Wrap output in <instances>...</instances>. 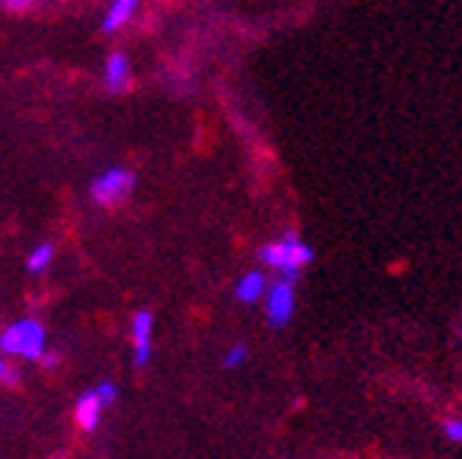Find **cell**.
Here are the masks:
<instances>
[{"instance_id": "5bb4252c", "label": "cell", "mask_w": 462, "mask_h": 459, "mask_svg": "<svg viewBox=\"0 0 462 459\" xmlns=\"http://www.w3.org/2000/svg\"><path fill=\"white\" fill-rule=\"evenodd\" d=\"M97 395L105 406H110V403H116V398H119V389H116V383H110V381H102L97 386Z\"/></svg>"}, {"instance_id": "9a60e30c", "label": "cell", "mask_w": 462, "mask_h": 459, "mask_svg": "<svg viewBox=\"0 0 462 459\" xmlns=\"http://www.w3.org/2000/svg\"><path fill=\"white\" fill-rule=\"evenodd\" d=\"M0 4H4L9 12H23V9H29L34 0H0Z\"/></svg>"}, {"instance_id": "4fadbf2b", "label": "cell", "mask_w": 462, "mask_h": 459, "mask_svg": "<svg viewBox=\"0 0 462 459\" xmlns=\"http://www.w3.org/2000/svg\"><path fill=\"white\" fill-rule=\"evenodd\" d=\"M17 381H20V372L14 370V366L6 358H0V383H4V386H17Z\"/></svg>"}, {"instance_id": "8fae6325", "label": "cell", "mask_w": 462, "mask_h": 459, "mask_svg": "<svg viewBox=\"0 0 462 459\" xmlns=\"http://www.w3.org/2000/svg\"><path fill=\"white\" fill-rule=\"evenodd\" d=\"M245 358H248V347H245V344L243 341L231 344V347L226 350V355H223V370H237V366L245 363Z\"/></svg>"}, {"instance_id": "9c48e42d", "label": "cell", "mask_w": 462, "mask_h": 459, "mask_svg": "<svg viewBox=\"0 0 462 459\" xmlns=\"http://www.w3.org/2000/svg\"><path fill=\"white\" fill-rule=\"evenodd\" d=\"M138 9V0H113L105 20H102V29L110 34V32H119L122 26H127L130 17L135 14Z\"/></svg>"}, {"instance_id": "52a82bcc", "label": "cell", "mask_w": 462, "mask_h": 459, "mask_svg": "<svg viewBox=\"0 0 462 459\" xmlns=\"http://www.w3.org/2000/svg\"><path fill=\"white\" fill-rule=\"evenodd\" d=\"M102 409L105 403L99 400L97 389H90V392H85L79 400H77V423L85 428V431H97L99 420H102Z\"/></svg>"}, {"instance_id": "7a4b0ae2", "label": "cell", "mask_w": 462, "mask_h": 459, "mask_svg": "<svg viewBox=\"0 0 462 459\" xmlns=\"http://www.w3.org/2000/svg\"><path fill=\"white\" fill-rule=\"evenodd\" d=\"M0 353L12 358L40 361L45 353V327L37 318H20L0 333Z\"/></svg>"}, {"instance_id": "ba28073f", "label": "cell", "mask_w": 462, "mask_h": 459, "mask_svg": "<svg viewBox=\"0 0 462 459\" xmlns=\"http://www.w3.org/2000/svg\"><path fill=\"white\" fill-rule=\"evenodd\" d=\"M265 288H268L265 273L263 271H248L240 277V282L235 288V296H237V302H243V305H254V302H260L265 296Z\"/></svg>"}, {"instance_id": "8992f818", "label": "cell", "mask_w": 462, "mask_h": 459, "mask_svg": "<svg viewBox=\"0 0 462 459\" xmlns=\"http://www.w3.org/2000/svg\"><path fill=\"white\" fill-rule=\"evenodd\" d=\"M105 85L110 94H122V90L130 85V60L125 54H110L105 62Z\"/></svg>"}, {"instance_id": "7c38bea8", "label": "cell", "mask_w": 462, "mask_h": 459, "mask_svg": "<svg viewBox=\"0 0 462 459\" xmlns=\"http://www.w3.org/2000/svg\"><path fill=\"white\" fill-rule=\"evenodd\" d=\"M443 434H446V440L448 443H459L462 445V420L459 418H451L443 423Z\"/></svg>"}, {"instance_id": "6da1fadb", "label": "cell", "mask_w": 462, "mask_h": 459, "mask_svg": "<svg viewBox=\"0 0 462 459\" xmlns=\"http://www.w3.org/2000/svg\"><path fill=\"white\" fill-rule=\"evenodd\" d=\"M260 260H263L265 268L280 271L282 277H288V280H296L299 273H302L313 262V248L299 234L288 232L280 240L265 243L260 248Z\"/></svg>"}, {"instance_id": "5b68a950", "label": "cell", "mask_w": 462, "mask_h": 459, "mask_svg": "<svg viewBox=\"0 0 462 459\" xmlns=\"http://www.w3.org/2000/svg\"><path fill=\"white\" fill-rule=\"evenodd\" d=\"M133 361L135 366H147L152 358V313L138 310L133 316Z\"/></svg>"}, {"instance_id": "3957f363", "label": "cell", "mask_w": 462, "mask_h": 459, "mask_svg": "<svg viewBox=\"0 0 462 459\" xmlns=\"http://www.w3.org/2000/svg\"><path fill=\"white\" fill-rule=\"evenodd\" d=\"M135 189V175L125 167H113L90 183V200L99 206H116L130 197Z\"/></svg>"}, {"instance_id": "30bf717a", "label": "cell", "mask_w": 462, "mask_h": 459, "mask_svg": "<svg viewBox=\"0 0 462 459\" xmlns=\"http://www.w3.org/2000/svg\"><path fill=\"white\" fill-rule=\"evenodd\" d=\"M51 260H54V245L51 243H40V245H34V251H29L26 268L32 273H42L45 268L51 265Z\"/></svg>"}, {"instance_id": "277c9868", "label": "cell", "mask_w": 462, "mask_h": 459, "mask_svg": "<svg viewBox=\"0 0 462 459\" xmlns=\"http://www.w3.org/2000/svg\"><path fill=\"white\" fill-rule=\"evenodd\" d=\"M265 316L271 327H285L288 321L296 313V290H293V280L282 277L265 288Z\"/></svg>"}]
</instances>
